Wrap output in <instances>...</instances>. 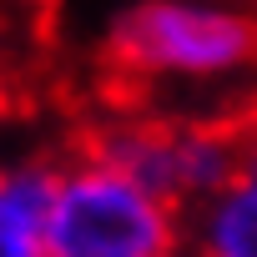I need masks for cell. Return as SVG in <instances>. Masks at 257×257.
<instances>
[{"mask_svg":"<svg viewBox=\"0 0 257 257\" xmlns=\"http://www.w3.org/2000/svg\"><path fill=\"white\" fill-rule=\"evenodd\" d=\"M126 86H217L257 71V16L242 0H126L101 36Z\"/></svg>","mask_w":257,"mask_h":257,"instance_id":"obj_1","label":"cell"},{"mask_svg":"<svg viewBox=\"0 0 257 257\" xmlns=\"http://www.w3.org/2000/svg\"><path fill=\"white\" fill-rule=\"evenodd\" d=\"M187 252V212L147 192L91 147L56 162L46 212V257H177Z\"/></svg>","mask_w":257,"mask_h":257,"instance_id":"obj_2","label":"cell"},{"mask_svg":"<svg viewBox=\"0 0 257 257\" xmlns=\"http://www.w3.org/2000/svg\"><path fill=\"white\" fill-rule=\"evenodd\" d=\"M81 147L182 212H197L242 177V126L212 116H116L86 132Z\"/></svg>","mask_w":257,"mask_h":257,"instance_id":"obj_3","label":"cell"},{"mask_svg":"<svg viewBox=\"0 0 257 257\" xmlns=\"http://www.w3.org/2000/svg\"><path fill=\"white\" fill-rule=\"evenodd\" d=\"M56 197V162H0V257H46V212Z\"/></svg>","mask_w":257,"mask_h":257,"instance_id":"obj_4","label":"cell"},{"mask_svg":"<svg viewBox=\"0 0 257 257\" xmlns=\"http://www.w3.org/2000/svg\"><path fill=\"white\" fill-rule=\"evenodd\" d=\"M192 257H257V177H237L227 192L187 212Z\"/></svg>","mask_w":257,"mask_h":257,"instance_id":"obj_5","label":"cell"},{"mask_svg":"<svg viewBox=\"0 0 257 257\" xmlns=\"http://www.w3.org/2000/svg\"><path fill=\"white\" fill-rule=\"evenodd\" d=\"M242 126V177H257V111L237 121Z\"/></svg>","mask_w":257,"mask_h":257,"instance_id":"obj_6","label":"cell"},{"mask_svg":"<svg viewBox=\"0 0 257 257\" xmlns=\"http://www.w3.org/2000/svg\"><path fill=\"white\" fill-rule=\"evenodd\" d=\"M242 6H247V11H252V16H257V0H242Z\"/></svg>","mask_w":257,"mask_h":257,"instance_id":"obj_7","label":"cell"},{"mask_svg":"<svg viewBox=\"0 0 257 257\" xmlns=\"http://www.w3.org/2000/svg\"><path fill=\"white\" fill-rule=\"evenodd\" d=\"M177 257H192V252H177Z\"/></svg>","mask_w":257,"mask_h":257,"instance_id":"obj_8","label":"cell"}]
</instances>
